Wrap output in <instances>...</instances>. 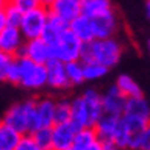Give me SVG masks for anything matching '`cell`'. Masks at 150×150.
Listing matches in <instances>:
<instances>
[{"mask_svg":"<svg viewBox=\"0 0 150 150\" xmlns=\"http://www.w3.org/2000/svg\"><path fill=\"white\" fill-rule=\"evenodd\" d=\"M72 122L81 129H93L98 120L104 115L103 110V93L93 87L87 89L71 101Z\"/></svg>","mask_w":150,"mask_h":150,"instance_id":"obj_1","label":"cell"},{"mask_svg":"<svg viewBox=\"0 0 150 150\" xmlns=\"http://www.w3.org/2000/svg\"><path fill=\"white\" fill-rule=\"evenodd\" d=\"M122 55V45L117 38H106V40H93L91 43L83 46V63H100L107 69L117 66Z\"/></svg>","mask_w":150,"mask_h":150,"instance_id":"obj_2","label":"cell"},{"mask_svg":"<svg viewBox=\"0 0 150 150\" xmlns=\"http://www.w3.org/2000/svg\"><path fill=\"white\" fill-rule=\"evenodd\" d=\"M122 120L132 133H138L150 124V103L144 97L129 98Z\"/></svg>","mask_w":150,"mask_h":150,"instance_id":"obj_3","label":"cell"},{"mask_svg":"<svg viewBox=\"0 0 150 150\" xmlns=\"http://www.w3.org/2000/svg\"><path fill=\"white\" fill-rule=\"evenodd\" d=\"M20 71L18 84L29 91H38L47 86V71L46 64L34 63L29 58H16Z\"/></svg>","mask_w":150,"mask_h":150,"instance_id":"obj_4","label":"cell"},{"mask_svg":"<svg viewBox=\"0 0 150 150\" xmlns=\"http://www.w3.org/2000/svg\"><path fill=\"white\" fill-rule=\"evenodd\" d=\"M83 46L84 43L71 29H67L60 38V42L52 47V58L63 61L64 64L71 61H81Z\"/></svg>","mask_w":150,"mask_h":150,"instance_id":"obj_5","label":"cell"},{"mask_svg":"<svg viewBox=\"0 0 150 150\" xmlns=\"http://www.w3.org/2000/svg\"><path fill=\"white\" fill-rule=\"evenodd\" d=\"M47 22H49V9L43 8V6L25 14L22 25H20V31H22L26 42L42 38Z\"/></svg>","mask_w":150,"mask_h":150,"instance_id":"obj_6","label":"cell"},{"mask_svg":"<svg viewBox=\"0 0 150 150\" xmlns=\"http://www.w3.org/2000/svg\"><path fill=\"white\" fill-rule=\"evenodd\" d=\"M3 124L12 127L22 135H28V100L14 103L8 110L3 113L2 120Z\"/></svg>","mask_w":150,"mask_h":150,"instance_id":"obj_7","label":"cell"},{"mask_svg":"<svg viewBox=\"0 0 150 150\" xmlns=\"http://www.w3.org/2000/svg\"><path fill=\"white\" fill-rule=\"evenodd\" d=\"M80 129L74 122L55 124L52 127V150H72L75 136Z\"/></svg>","mask_w":150,"mask_h":150,"instance_id":"obj_8","label":"cell"},{"mask_svg":"<svg viewBox=\"0 0 150 150\" xmlns=\"http://www.w3.org/2000/svg\"><path fill=\"white\" fill-rule=\"evenodd\" d=\"M25 43H26V40L23 37L22 31H20V28L6 26L0 32V51L12 58H16V55L23 47Z\"/></svg>","mask_w":150,"mask_h":150,"instance_id":"obj_9","label":"cell"},{"mask_svg":"<svg viewBox=\"0 0 150 150\" xmlns=\"http://www.w3.org/2000/svg\"><path fill=\"white\" fill-rule=\"evenodd\" d=\"M127 98L120 92L117 86H112L103 93V110L106 115L112 117H122L126 110Z\"/></svg>","mask_w":150,"mask_h":150,"instance_id":"obj_10","label":"cell"},{"mask_svg":"<svg viewBox=\"0 0 150 150\" xmlns=\"http://www.w3.org/2000/svg\"><path fill=\"white\" fill-rule=\"evenodd\" d=\"M46 71H47V86L51 89L63 91L71 86L66 74V64L63 61L52 58L49 63H46Z\"/></svg>","mask_w":150,"mask_h":150,"instance_id":"obj_11","label":"cell"},{"mask_svg":"<svg viewBox=\"0 0 150 150\" xmlns=\"http://www.w3.org/2000/svg\"><path fill=\"white\" fill-rule=\"evenodd\" d=\"M25 58H29L38 64H46L52 60V47L43 38L29 40L25 43Z\"/></svg>","mask_w":150,"mask_h":150,"instance_id":"obj_12","label":"cell"},{"mask_svg":"<svg viewBox=\"0 0 150 150\" xmlns=\"http://www.w3.org/2000/svg\"><path fill=\"white\" fill-rule=\"evenodd\" d=\"M49 14L71 25L75 18L81 16V2L78 0H57L49 8Z\"/></svg>","mask_w":150,"mask_h":150,"instance_id":"obj_13","label":"cell"},{"mask_svg":"<svg viewBox=\"0 0 150 150\" xmlns=\"http://www.w3.org/2000/svg\"><path fill=\"white\" fill-rule=\"evenodd\" d=\"M121 118V117H120ZM118 117H112V115H103L98 122L95 124V132H97V136H98V139L103 142V146L104 149H112L115 147L113 146V135L115 132H117V127H118V121H120Z\"/></svg>","mask_w":150,"mask_h":150,"instance_id":"obj_14","label":"cell"},{"mask_svg":"<svg viewBox=\"0 0 150 150\" xmlns=\"http://www.w3.org/2000/svg\"><path fill=\"white\" fill-rule=\"evenodd\" d=\"M92 23H93L95 40L113 38L115 32H117V29H118V16L115 14V11H112L106 16L93 18Z\"/></svg>","mask_w":150,"mask_h":150,"instance_id":"obj_15","label":"cell"},{"mask_svg":"<svg viewBox=\"0 0 150 150\" xmlns=\"http://www.w3.org/2000/svg\"><path fill=\"white\" fill-rule=\"evenodd\" d=\"M55 106L57 101L51 97H42L35 100L37 117L42 127H54L55 126Z\"/></svg>","mask_w":150,"mask_h":150,"instance_id":"obj_16","label":"cell"},{"mask_svg":"<svg viewBox=\"0 0 150 150\" xmlns=\"http://www.w3.org/2000/svg\"><path fill=\"white\" fill-rule=\"evenodd\" d=\"M67 29H69V25H67L66 22H63L61 18H58V17H55V16L49 14V22H47V25H46V29H45V32H43L42 38H43L51 47H54V46L60 42V38L63 37V34H64Z\"/></svg>","mask_w":150,"mask_h":150,"instance_id":"obj_17","label":"cell"},{"mask_svg":"<svg viewBox=\"0 0 150 150\" xmlns=\"http://www.w3.org/2000/svg\"><path fill=\"white\" fill-rule=\"evenodd\" d=\"M113 11L112 0H84L81 2V14L89 18H98Z\"/></svg>","mask_w":150,"mask_h":150,"instance_id":"obj_18","label":"cell"},{"mask_svg":"<svg viewBox=\"0 0 150 150\" xmlns=\"http://www.w3.org/2000/svg\"><path fill=\"white\" fill-rule=\"evenodd\" d=\"M69 29H71L84 45H86V43H91V42H93V40H95L92 18L86 17V16H83V14H81L80 17H77V18H75L74 22L69 25Z\"/></svg>","mask_w":150,"mask_h":150,"instance_id":"obj_19","label":"cell"},{"mask_svg":"<svg viewBox=\"0 0 150 150\" xmlns=\"http://www.w3.org/2000/svg\"><path fill=\"white\" fill-rule=\"evenodd\" d=\"M115 86L120 89V92L124 95V97L129 98H136V97H142V91L139 84L130 77V75H126V74H121L118 75L117 78V83Z\"/></svg>","mask_w":150,"mask_h":150,"instance_id":"obj_20","label":"cell"},{"mask_svg":"<svg viewBox=\"0 0 150 150\" xmlns=\"http://www.w3.org/2000/svg\"><path fill=\"white\" fill-rule=\"evenodd\" d=\"M22 136V133L0 121V150H16Z\"/></svg>","mask_w":150,"mask_h":150,"instance_id":"obj_21","label":"cell"},{"mask_svg":"<svg viewBox=\"0 0 150 150\" xmlns=\"http://www.w3.org/2000/svg\"><path fill=\"white\" fill-rule=\"evenodd\" d=\"M97 141H100V139L97 136L95 129H81V130L77 132L72 150H87L89 147H92Z\"/></svg>","mask_w":150,"mask_h":150,"instance_id":"obj_22","label":"cell"},{"mask_svg":"<svg viewBox=\"0 0 150 150\" xmlns=\"http://www.w3.org/2000/svg\"><path fill=\"white\" fill-rule=\"evenodd\" d=\"M130 138H132V132L129 130L127 124L124 122L122 117L120 118L118 121V127H117V132L113 135V146L120 149V150H129V142H130Z\"/></svg>","mask_w":150,"mask_h":150,"instance_id":"obj_23","label":"cell"},{"mask_svg":"<svg viewBox=\"0 0 150 150\" xmlns=\"http://www.w3.org/2000/svg\"><path fill=\"white\" fill-rule=\"evenodd\" d=\"M129 150H150V124L138 133H132Z\"/></svg>","mask_w":150,"mask_h":150,"instance_id":"obj_24","label":"cell"},{"mask_svg":"<svg viewBox=\"0 0 150 150\" xmlns=\"http://www.w3.org/2000/svg\"><path fill=\"white\" fill-rule=\"evenodd\" d=\"M66 74H67L71 86H77V84H81L83 81H86L83 61H71V63H66Z\"/></svg>","mask_w":150,"mask_h":150,"instance_id":"obj_25","label":"cell"},{"mask_svg":"<svg viewBox=\"0 0 150 150\" xmlns=\"http://www.w3.org/2000/svg\"><path fill=\"white\" fill-rule=\"evenodd\" d=\"M72 120V106L67 100H58L55 106V124H66Z\"/></svg>","mask_w":150,"mask_h":150,"instance_id":"obj_26","label":"cell"},{"mask_svg":"<svg viewBox=\"0 0 150 150\" xmlns=\"http://www.w3.org/2000/svg\"><path fill=\"white\" fill-rule=\"evenodd\" d=\"M83 66H84V80L86 81L100 80L109 72V69L106 66L95 63V61H92V63H83Z\"/></svg>","mask_w":150,"mask_h":150,"instance_id":"obj_27","label":"cell"},{"mask_svg":"<svg viewBox=\"0 0 150 150\" xmlns=\"http://www.w3.org/2000/svg\"><path fill=\"white\" fill-rule=\"evenodd\" d=\"M43 150H52V127H42L32 135Z\"/></svg>","mask_w":150,"mask_h":150,"instance_id":"obj_28","label":"cell"},{"mask_svg":"<svg viewBox=\"0 0 150 150\" xmlns=\"http://www.w3.org/2000/svg\"><path fill=\"white\" fill-rule=\"evenodd\" d=\"M23 16L14 5L8 3L5 9V18H6V26H12V28H20L22 25V20H23Z\"/></svg>","mask_w":150,"mask_h":150,"instance_id":"obj_29","label":"cell"},{"mask_svg":"<svg viewBox=\"0 0 150 150\" xmlns=\"http://www.w3.org/2000/svg\"><path fill=\"white\" fill-rule=\"evenodd\" d=\"M11 5H14L22 14H28V12H31L34 9H38L42 6L40 0H12Z\"/></svg>","mask_w":150,"mask_h":150,"instance_id":"obj_30","label":"cell"},{"mask_svg":"<svg viewBox=\"0 0 150 150\" xmlns=\"http://www.w3.org/2000/svg\"><path fill=\"white\" fill-rule=\"evenodd\" d=\"M16 150H43V149L37 144V141L34 139L32 135H23Z\"/></svg>","mask_w":150,"mask_h":150,"instance_id":"obj_31","label":"cell"},{"mask_svg":"<svg viewBox=\"0 0 150 150\" xmlns=\"http://www.w3.org/2000/svg\"><path fill=\"white\" fill-rule=\"evenodd\" d=\"M14 58L6 55V54H0V81H6L8 80V72H9V67L12 64Z\"/></svg>","mask_w":150,"mask_h":150,"instance_id":"obj_32","label":"cell"},{"mask_svg":"<svg viewBox=\"0 0 150 150\" xmlns=\"http://www.w3.org/2000/svg\"><path fill=\"white\" fill-rule=\"evenodd\" d=\"M18 80H20V71H18V64H17V60L14 58L12 64L9 67V72H8V80L9 83H14V84H18Z\"/></svg>","mask_w":150,"mask_h":150,"instance_id":"obj_33","label":"cell"},{"mask_svg":"<svg viewBox=\"0 0 150 150\" xmlns=\"http://www.w3.org/2000/svg\"><path fill=\"white\" fill-rule=\"evenodd\" d=\"M55 2H57V0H40L42 6H43V8H46V9H49L51 6H52L54 3H55Z\"/></svg>","mask_w":150,"mask_h":150,"instance_id":"obj_34","label":"cell"},{"mask_svg":"<svg viewBox=\"0 0 150 150\" xmlns=\"http://www.w3.org/2000/svg\"><path fill=\"white\" fill-rule=\"evenodd\" d=\"M87 150H106V149H104V146H103V142H101V141H97L92 147H89Z\"/></svg>","mask_w":150,"mask_h":150,"instance_id":"obj_35","label":"cell"},{"mask_svg":"<svg viewBox=\"0 0 150 150\" xmlns=\"http://www.w3.org/2000/svg\"><path fill=\"white\" fill-rule=\"evenodd\" d=\"M6 28V18H5V12H0V32Z\"/></svg>","mask_w":150,"mask_h":150,"instance_id":"obj_36","label":"cell"},{"mask_svg":"<svg viewBox=\"0 0 150 150\" xmlns=\"http://www.w3.org/2000/svg\"><path fill=\"white\" fill-rule=\"evenodd\" d=\"M146 14H147V18L150 20V0L146 2Z\"/></svg>","mask_w":150,"mask_h":150,"instance_id":"obj_37","label":"cell"},{"mask_svg":"<svg viewBox=\"0 0 150 150\" xmlns=\"http://www.w3.org/2000/svg\"><path fill=\"white\" fill-rule=\"evenodd\" d=\"M6 6H8V3H6L5 0H0V12H5Z\"/></svg>","mask_w":150,"mask_h":150,"instance_id":"obj_38","label":"cell"},{"mask_svg":"<svg viewBox=\"0 0 150 150\" xmlns=\"http://www.w3.org/2000/svg\"><path fill=\"white\" fill-rule=\"evenodd\" d=\"M147 49H149V52H150V38H149V42H147Z\"/></svg>","mask_w":150,"mask_h":150,"instance_id":"obj_39","label":"cell"},{"mask_svg":"<svg viewBox=\"0 0 150 150\" xmlns=\"http://www.w3.org/2000/svg\"><path fill=\"white\" fill-rule=\"evenodd\" d=\"M106 150H120V149H117V147H112V149H106Z\"/></svg>","mask_w":150,"mask_h":150,"instance_id":"obj_40","label":"cell"},{"mask_svg":"<svg viewBox=\"0 0 150 150\" xmlns=\"http://www.w3.org/2000/svg\"><path fill=\"white\" fill-rule=\"evenodd\" d=\"M5 2H6V3H11V2H12V0H5Z\"/></svg>","mask_w":150,"mask_h":150,"instance_id":"obj_41","label":"cell"},{"mask_svg":"<svg viewBox=\"0 0 150 150\" xmlns=\"http://www.w3.org/2000/svg\"><path fill=\"white\" fill-rule=\"evenodd\" d=\"M78 2H84V0H78Z\"/></svg>","mask_w":150,"mask_h":150,"instance_id":"obj_42","label":"cell"}]
</instances>
